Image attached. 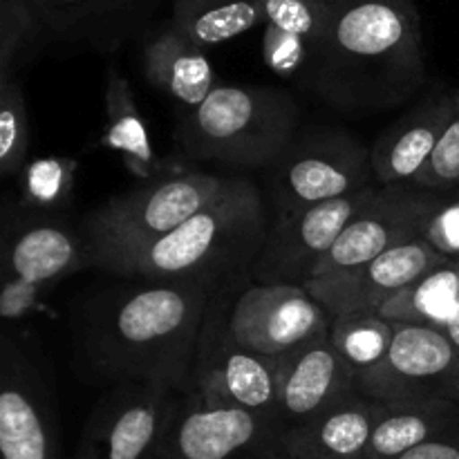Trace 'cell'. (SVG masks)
Returning a JSON list of instances; mask_svg holds the SVG:
<instances>
[{
  "label": "cell",
  "mask_w": 459,
  "mask_h": 459,
  "mask_svg": "<svg viewBox=\"0 0 459 459\" xmlns=\"http://www.w3.org/2000/svg\"><path fill=\"white\" fill-rule=\"evenodd\" d=\"M224 287L146 281L101 291L83 307L81 350L90 370L115 384H161L188 393L211 303Z\"/></svg>",
  "instance_id": "6da1fadb"
},
{
  "label": "cell",
  "mask_w": 459,
  "mask_h": 459,
  "mask_svg": "<svg viewBox=\"0 0 459 459\" xmlns=\"http://www.w3.org/2000/svg\"><path fill=\"white\" fill-rule=\"evenodd\" d=\"M379 188H368L273 220L263 251L251 267V281L258 285L303 287L312 278L323 255L336 245L350 220L375 197Z\"/></svg>",
  "instance_id": "4fadbf2b"
},
{
  "label": "cell",
  "mask_w": 459,
  "mask_h": 459,
  "mask_svg": "<svg viewBox=\"0 0 459 459\" xmlns=\"http://www.w3.org/2000/svg\"><path fill=\"white\" fill-rule=\"evenodd\" d=\"M45 45L117 52L151 22L160 0H30Z\"/></svg>",
  "instance_id": "e0dca14e"
},
{
  "label": "cell",
  "mask_w": 459,
  "mask_h": 459,
  "mask_svg": "<svg viewBox=\"0 0 459 459\" xmlns=\"http://www.w3.org/2000/svg\"><path fill=\"white\" fill-rule=\"evenodd\" d=\"M30 146L25 94L21 74H0V175L12 178L22 169Z\"/></svg>",
  "instance_id": "83f0119b"
},
{
  "label": "cell",
  "mask_w": 459,
  "mask_h": 459,
  "mask_svg": "<svg viewBox=\"0 0 459 459\" xmlns=\"http://www.w3.org/2000/svg\"><path fill=\"white\" fill-rule=\"evenodd\" d=\"M264 4L267 0H173L170 22L204 49L264 22Z\"/></svg>",
  "instance_id": "d4e9b609"
},
{
  "label": "cell",
  "mask_w": 459,
  "mask_h": 459,
  "mask_svg": "<svg viewBox=\"0 0 459 459\" xmlns=\"http://www.w3.org/2000/svg\"><path fill=\"white\" fill-rule=\"evenodd\" d=\"M296 126L299 106L285 90L220 83L184 112L178 139L195 160L264 169L294 143Z\"/></svg>",
  "instance_id": "277c9868"
},
{
  "label": "cell",
  "mask_w": 459,
  "mask_h": 459,
  "mask_svg": "<svg viewBox=\"0 0 459 459\" xmlns=\"http://www.w3.org/2000/svg\"><path fill=\"white\" fill-rule=\"evenodd\" d=\"M224 178L211 173H175L151 179L146 186L115 197L88 213L81 238L90 264L101 269L108 260L151 245L186 222L209 204Z\"/></svg>",
  "instance_id": "5b68a950"
},
{
  "label": "cell",
  "mask_w": 459,
  "mask_h": 459,
  "mask_svg": "<svg viewBox=\"0 0 459 459\" xmlns=\"http://www.w3.org/2000/svg\"><path fill=\"white\" fill-rule=\"evenodd\" d=\"M332 345L354 370V375L372 370L388 354L394 336L393 323L384 321L375 312L341 314L327 327Z\"/></svg>",
  "instance_id": "484cf974"
},
{
  "label": "cell",
  "mask_w": 459,
  "mask_h": 459,
  "mask_svg": "<svg viewBox=\"0 0 459 459\" xmlns=\"http://www.w3.org/2000/svg\"><path fill=\"white\" fill-rule=\"evenodd\" d=\"M444 263L446 258L420 238L336 276L312 278L303 287L330 318L354 312L377 314L397 291Z\"/></svg>",
  "instance_id": "9a60e30c"
},
{
  "label": "cell",
  "mask_w": 459,
  "mask_h": 459,
  "mask_svg": "<svg viewBox=\"0 0 459 459\" xmlns=\"http://www.w3.org/2000/svg\"><path fill=\"white\" fill-rule=\"evenodd\" d=\"M379 186L370 151L345 130L294 139L272 166L269 195L276 218Z\"/></svg>",
  "instance_id": "8992f818"
},
{
  "label": "cell",
  "mask_w": 459,
  "mask_h": 459,
  "mask_svg": "<svg viewBox=\"0 0 459 459\" xmlns=\"http://www.w3.org/2000/svg\"><path fill=\"white\" fill-rule=\"evenodd\" d=\"M142 67L157 90L186 110L200 106L218 85L204 49L188 40L170 21L146 39Z\"/></svg>",
  "instance_id": "44dd1931"
},
{
  "label": "cell",
  "mask_w": 459,
  "mask_h": 459,
  "mask_svg": "<svg viewBox=\"0 0 459 459\" xmlns=\"http://www.w3.org/2000/svg\"><path fill=\"white\" fill-rule=\"evenodd\" d=\"M446 334H448V339L453 341V345H455V348L459 350V314H457L455 321L451 323V327L446 330Z\"/></svg>",
  "instance_id": "836d02e7"
},
{
  "label": "cell",
  "mask_w": 459,
  "mask_h": 459,
  "mask_svg": "<svg viewBox=\"0 0 459 459\" xmlns=\"http://www.w3.org/2000/svg\"><path fill=\"white\" fill-rule=\"evenodd\" d=\"M421 238L439 255L459 263V195H451L435 211Z\"/></svg>",
  "instance_id": "4dcf8cb0"
},
{
  "label": "cell",
  "mask_w": 459,
  "mask_h": 459,
  "mask_svg": "<svg viewBox=\"0 0 459 459\" xmlns=\"http://www.w3.org/2000/svg\"><path fill=\"white\" fill-rule=\"evenodd\" d=\"M0 457H61L52 379L34 350L9 334L0 343Z\"/></svg>",
  "instance_id": "ba28073f"
},
{
  "label": "cell",
  "mask_w": 459,
  "mask_h": 459,
  "mask_svg": "<svg viewBox=\"0 0 459 459\" xmlns=\"http://www.w3.org/2000/svg\"><path fill=\"white\" fill-rule=\"evenodd\" d=\"M357 393L372 402L444 399L459 403V350L446 332L394 325L388 354L357 377Z\"/></svg>",
  "instance_id": "7c38bea8"
},
{
  "label": "cell",
  "mask_w": 459,
  "mask_h": 459,
  "mask_svg": "<svg viewBox=\"0 0 459 459\" xmlns=\"http://www.w3.org/2000/svg\"><path fill=\"white\" fill-rule=\"evenodd\" d=\"M451 195L412 184L381 186L350 220L336 245L316 264L312 278L336 276L379 258L385 251L420 240L429 220Z\"/></svg>",
  "instance_id": "30bf717a"
},
{
  "label": "cell",
  "mask_w": 459,
  "mask_h": 459,
  "mask_svg": "<svg viewBox=\"0 0 459 459\" xmlns=\"http://www.w3.org/2000/svg\"><path fill=\"white\" fill-rule=\"evenodd\" d=\"M300 81L350 115L406 103L426 81L415 0H336Z\"/></svg>",
  "instance_id": "7a4b0ae2"
},
{
  "label": "cell",
  "mask_w": 459,
  "mask_h": 459,
  "mask_svg": "<svg viewBox=\"0 0 459 459\" xmlns=\"http://www.w3.org/2000/svg\"><path fill=\"white\" fill-rule=\"evenodd\" d=\"M455 426H459L457 402H377L368 459H397Z\"/></svg>",
  "instance_id": "7402d4cb"
},
{
  "label": "cell",
  "mask_w": 459,
  "mask_h": 459,
  "mask_svg": "<svg viewBox=\"0 0 459 459\" xmlns=\"http://www.w3.org/2000/svg\"><path fill=\"white\" fill-rule=\"evenodd\" d=\"M453 103H455V112H457V117H459V90L455 92V97H453Z\"/></svg>",
  "instance_id": "e575fe53"
},
{
  "label": "cell",
  "mask_w": 459,
  "mask_h": 459,
  "mask_svg": "<svg viewBox=\"0 0 459 459\" xmlns=\"http://www.w3.org/2000/svg\"><path fill=\"white\" fill-rule=\"evenodd\" d=\"M281 429L321 415L357 393V375L332 345L327 330L273 359Z\"/></svg>",
  "instance_id": "2e32d148"
},
{
  "label": "cell",
  "mask_w": 459,
  "mask_h": 459,
  "mask_svg": "<svg viewBox=\"0 0 459 459\" xmlns=\"http://www.w3.org/2000/svg\"><path fill=\"white\" fill-rule=\"evenodd\" d=\"M330 314L305 287L254 285L231 305L229 330L245 348L276 359L330 327Z\"/></svg>",
  "instance_id": "5bb4252c"
},
{
  "label": "cell",
  "mask_w": 459,
  "mask_h": 459,
  "mask_svg": "<svg viewBox=\"0 0 459 459\" xmlns=\"http://www.w3.org/2000/svg\"><path fill=\"white\" fill-rule=\"evenodd\" d=\"M76 160L72 157H43L25 169V202L34 209L58 211L70 204L74 193Z\"/></svg>",
  "instance_id": "f1b7e54d"
},
{
  "label": "cell",
  "mask_w": 459,
  "mask_h": 459,
  "mask_svg": "<svg viewBox=\"0 0 459 459\" xmlns=\"http://www.w3.org/2000/svg\"><path fill=\"white\" fill-rule=\"evenodd\" d=\"M3 281H21L45 290L90 264L79 231L58 220L31 218L4 233Z\"/></svg>",
  "instance_id": "ac0fdd59"
},
{
  "label": "cell",
  "mask_w": 459,
  "mask_h": 459,
  "mask_svg": "<svg viewBox=\"0 0 459 459\" xmlns=\"http://www.w3.org/2000/svg\"><path fill=\"white\" fill-rule=\"evenodd\" d=\"M377 314L393 325L446 332L459 314V263L446 260L426 272L397 291Z\"/></svg>",
  "instance_id": "603a6c76"
},
{
  "label": "cell",
  "mask_w": 459,
  "mask_h": 459,
  "mask_svg": "<svg viewBox=\"0 0 459 459\" xmlns=\"http://www.w3.org/2000/svg\"><path fill=\"white\" fill-rule=\"evenodd\" d=\"M229 290L231 285L218 291L206 314L191 390L245 408L281 426L273 359L245 348L231 334L229 312L233 300H229Z\"/></svg>",
  "instance_id": "9c48e42d"
},
{
  "label": "cell",
  "mask_w": 459,
  "mask_h": 459,
  "mask_svg": "<svg viewBox=\"0 0 459 459\" xmlns=\"http://www.w3.org/2000/svg\"><path fill=\"white\" fill-rule=\"evenodd\" d=\"M412 186L439 193H459V117L453 119L444 133L437 151L433 152L424 169L412 179Z\"/></svg>",
  "instance_id": "f546056e"
},
{
  "label": "cell",
  "mask_w": 459,
  "mask_h": 459,
  "mask_svg": "<svg viewBox=\"0 0 459 459\" xmlns=\"http://www.w3.org/2000/svg\"><path fill=\"white\" fill-rule=\"evenodd\" d=\"M397 459H459V426Z\"/></svg>",
  "instance_id": "d6a6232c"
},
{
  "label": "cell",
  "mask_w": 459,
  "mask_h": 459,
  "mask_svg": "<svg viewBox=\"0 0 459 459\" xmlns=\"http://www.w3.org/2000/svg\"><path fill=\"white\" fill-rule=\"evenodd\" d=\"M377 402L354 393L321 415L281 430L273 459H368Z\"/></svg>",
  "instance_id": "ffe728a7"
},
{
  "label": "cell",
  "mask_w": 459,
  "mask_h": 459,
  "mask_svg": "<svg viewBox=\"0 0 459 459\" xmlns=\"http://www.w3.org/2000/svg\"><path fill=\"white\" fill-rule=\"evenodd\" d=\"M182 393L161 384H117L99 399L74 459H160Z\"/></svg>",
  "instance_id": "52a82bcc"
},
{
  "label": "cell",
  "mask_w": 459,
  "mask_h": 459,
  "mask_svg": "<svg viewBox=\"0 0 459 459\" xmlns=\"http://www.w3.org/2000/svg\"><path fill=\"white\" fill-rule=\"evenodd\" d=\"M45 45L30 0H0V74H21Z\"/></svg>",
  "instance_id": "4316f807"
},
{
  "label": "cell",
  "mask_w": 459,
  "mask_h": 459,
  "mask_svg": "<svg viewBox=\"0 0 459 459\" xmlns=\"http://www.w3.org/2000/svg\"><path fill=\"white\" fill-rule=\"evenodd\" d=\"M106 128H103L101 143L110 146L124 157V164L139 179H155L160 175L161 166L155 151L151 146L146 124L134 103L130 81L119 72V67L112 65L106 76Z\"/></svg>",
  "instance_id": "cb8c5ba5"
},
{
  "label": "cell",
  "mask_w": 459,
  "mask_h": 459,
  "mask_svg": "<svg viewBox=\"0 0 459 459\" xmlns=\"http://www.w3.org/2000/svg\"><path fill=\"white\" fill-rule=\"evenodd\" d=\"M455 117L453 97L437 92L417 103L384 130L370 148L372 170L379 186L411 184L437 151Z\"/></svg>",
  "instance_id": "d6986e66"
},
{
  "label": "cell",
  "mask_w": 459,
  "mask_h": 459,
  "mask_svg": "<svg viewBox=\"0 0 459 459\" xmlns=\"http://www.w3.org/2000/svg\"><path fill=\"white\" fill-rule=\"evenodd\" d=\"M40 287L27 285L21 281H3V291H0V316L3 321H16L25 316L36 305L40 296Z\"/></svg>",
  "instance_id": "1f68e13d"
},
{
  "label": "cell",
  "mask_w": 459,
  "mask_h": 459,
  "mask_svg": "<svg viewBox=\"0 0 459 459\" xmlns=\"http://www.w3.org/2000/svg\"><path fill=\"white\" fill-rule=\"evenodd\" d=\"M269 231L258 186L249 179L224 178L209 204L175 231L103 264V272L146 281H202L236 285L263 251Z\"/></svg>",
  "instance_id": "3957f363"
},
{
  "label": "cell",
  "mask_w": 459,
  "mask_h": 459,
  "mask_svg": "<svg viewBox=\"0 0 459 459\" xmlns=\"http://www.w3.org/2000/svg\"><path fill=\"white\" fill-rule=\"evenodd\" d=\"M281 430L276 421L188 390L160 459H273Z\"/></svg>",
  "instance_id": "8fae6325"
}]
</instances>
